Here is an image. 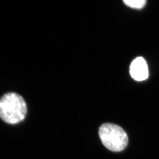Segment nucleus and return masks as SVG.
Segmentation results:
<instances>
[{"label": "nucleus", "instance_id": "nucleus-1", "mask_svg": "<svg viewBox=\"0 0 159 159\" xmlns=\"http://www.w3.org/2000/svg\"><path fill=\"white\" fill-rule=\"evenodd\" d=\"M27 111L25 102L17 93H6L0 98V118L6 123H19L24 120Z\"/></svg>", "mask_w": 159, "mask_h": 159}, {"label": "nucleus", "instance_id": "nucleus-2", "mask_svg": "<svg viewBox=\"0 0 159 159\" xmlns=\"http://www.w3.org/2000/svg\"><path fill=\"white\" fill-rule=\"evenodd\" d=\"M98 134L102 144L112 152H121L128 143L126 132L116 125L104 124L99 128Z\"/></svg>", "mask_w": 159, "mask_h": 159}, {"label": "nucleus", "instance_id": "nucleus-3", "mask_svg": "<svg viewBox=\"0 0 159 159\" xmlns=\"http://www.w3.org/2000/svg\"><path fill=\"white\" fill-rule=\"evenodd\" d=\"M130 73L137 81H143L148 77V68L144 58L137 57L133 60L130 66Z\"/></svg>", "mask_w": 159, "mask_h": 159}, {"label": "nucleus", "instance_id": "nucleus-4", "mask_svg": "<svg viewBox=\"0 0 159 159\" xmlns=\"http://www.w3.org/2000/svg\"><path fill=\"white\" fill-rule=\"evenodd\" d=\"M124 2L130 7L141 9L144 7L147 2L146 0H125Z\"/></svg>", "mask_w": 159, "mask_h": 159}]
</instances>
